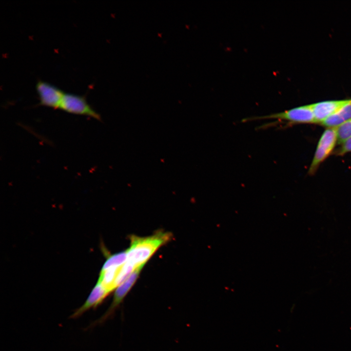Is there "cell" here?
Listing matches in <instances>:
<instances>
[{
	"label": "cell",
	"instance_id": "1",
	"mask_svg": "<svg viewBox=\"0 0 351 351\" xmlns=\"http://www.w3.org/2000/svg\"><path fill=\"white\" fill-rule=\"evenodd\" d=\"M172 235L171 233L164 231H158L153 235L143 237L131 235L130 246L126 250V262L136 268L144 266L157 249L171 239Z\"/></svg>",
	"mask_w": 351,
	"mask_h": 351
},
{
	"label": "cell",
	"instance_id": "2",
	"mask_svg": "<svg viewBox=\"0 0 351 351\" xmlns=\"http://www.w3.org/2000/svg\"><path fill=\"white\" fill-rule=\"evenodd\" d=\"M262 119H274L275 122L285 121L292 123H316L312 104L299 106L268 115L252 117L245 119V120Z\"/></svg>",
	"mask_w": 351,
	"mask_h": 351
},
{
	"label": "cell",
	"instance_id": "3",
	"mask_svg": "<svg viewBox=\"0 0 351 351\" xmlns=\"http://www.w3.org/2000/svg\"><path fill=\"white\" fill-rule=\"evenodd\" d=\"M58 109L68 113L85 116L98 120L101 117L87 103L85 98L71 93H65L62 98Z\"/></svg>",
	"mask_w": 351,
	"mask_h": 351
},
{
	"label": "cell",
	"instance_id": "4",
	"mask_svg": "<svg viewBox=\"0 0 351 351\" xmlns=\"http://www.w3.org/2000/svg\"><path fill=\"white\" fill-rule=\"evenodd\" d=\"M337 142V136L334 128H328L323 133L318 142L309 174H313L320 164L329 156L334 149Z\"/></svg>",
	"mask_w": 351,
	"mask_h": 351
},
{
	"label": "cell",
	"instance_id": "5",
	"mask_svg": "<svg viewBox=\"0 0 351 351\" xmlns=\"http://www.w3.org/2000/svg\"><path fill=\"white\" fill-rule=\"evenodd\" d=\"M36 89L39 97V105L54 109L59 108L64 94L61 90L41 80L37 81Z\"/></svg>",
	"mask_w": 351,
	"mask_h": 351
},
{
	"label": "cell",
	"instance_id": "6",
	"mask_svg": "<svg viewBox=\"0 0 351 351\" xmlns=\"http://www.w3.org/2000/svg\"><path fill=\"white\" fill-rule=\"evenodd\" d=\"M143 267V266H140L136 268L131 275L117 287L115 291L113 301L110 306L99 319V322L104 321L113 314L115 310L120 304L135 284Z\"/></svg>",
	"mask_w": 351,
	"mask_h": 351
},
{
	"label": "cell",
	"instance_id": "7",
	"mask_svg": "<svg viewBox=\"0 0 351 351\" xmlns=\"http://www.w3.org/2000/svg\"><path fill=\"white\" fill-rule=\"evenodd\" d=\"M110 292L100 284L97 282L85 302L70 316L71 318L80 316L91 308H96L105 299Z\"/></svg>",
	"mask_w": 351,
	"mask_h": 351
},
{
	"label": "cell",
	"instance_id": "8",
	"mask_svg": "<svg viewBox=\"0 0 351 351\" xmlns=\"http://www.w3.org/2000/svg\"><path fill=\"white\" fill-rule=\"evenodd\" d=\"M348 100L325 101L312 104L316 123H321L346 104Z\"/></svg>",
	"mask_w": 351,
	"mask_h": 351
},
{
	"label": "cell",
	"instance_id": "9",
	"mask_svg": "<svg viewBox=\"0 0 351 351\" xmlns=\"http://www.w3.org/2000/svg\"><path fill=\"white\" fill-rule=\"evenodd\" d=\"M351 119V99L321 124L328 128H335Z\"/></svg>",
	"mask_w": 351,
	"mask_h": 351
},
{
	"label": "cell",
	"instance_id": "10",
	"mask_svg": "<svg viewBox=\"0 0 351 351\" xmlns=\"http://www.w3.org/2000/svg\"><path fill=\"white\" fill-rule=\"evenodd\" d=\"M120 267H113L100 271L97 282L103 286L110 293L116 289L115 282Z\"/></svg>",
	"mask_w": 351,
	"mask_h": 351
},
{
	"label": "cell",
	"instance_id": "11",
	"mask_svg": "<svg viewBox=\"0 0 351 351\" xmlns=\"http://www.w3.org/2000/svg\"><path fill=\"white\" fill-rule=\"evenodd\" d=\"M127 259V251L114 254L107 258L101 269L105 270L111 267L121 266L126 262Z\"/></svg>",
	"mask_w": 351,
	"mask_h": 351
},
{
	"label": "cell",
	"instance_id": "12",
	"mask_svg": "<svg viewBox=\"0 0 351 351\" xmlns=\"http://www.w3.org/2000/svg\"><path fill=\"white\" fill-rule=\"evenodd\" d=\"M338 144H342L351 137V119L334 128Z\"/></svg>",
	"mask_w": 351,
	"mask_h": 351
},
{
	"label": "cell",
	"instance_id": "13",
	"mask_svg": "<svg viewBox=\"0 0 351 351\" xmlns=\"http://www.w3.org/2000/svg\"><path fill=\"white\" fill-rule=\"evenodd\" d=\"M350 152H351V137L342 144L337 153L339 155L342 156Z\"/></svg>",
	"mask_w": 351,
	"mask_h": 351
}]
</instances>
